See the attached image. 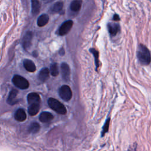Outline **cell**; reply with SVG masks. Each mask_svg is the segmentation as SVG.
Segmentation results:
<instances>
[{
  "label": "cell",
  "instance_id": "6da1fadb",
  "mask_svg": "<svg viewBox=\"0 0 151 151\" xmlns=\"http://www.w3.org/2000/svg\"><path fill=\"white\" fill-rule=\"evenodd\" d=\"M139 63L143 65H147L151 62V54L149 49L143 44H139L136 52Z\"/></svg>",
  "mask_w": 151,
  "mask_h": 151
},
{
  "label": "cell",
  "instance_id": "7a4b0ae2",
  "mask_svg": "<svg viewBox=\"0 0 151 151\" xmlns=\"http://www.w3.org/2000/svg\"><path fill=\"white\" fill-rule=\"evenodd\" d=\"M48 104L51 109L60 114H66L67 110L64 106L58 100L54 98H49Z\"/></svg>",
  "mask_w": 151,
  "mask_h": 151
},
{
  "label": "cell",
  "instance_id": "3957f363",
  "mask_svg": "<svg viewBox=\"0 0 151 151\" xmlns=\"http://www.w3.org/2000/svg\"><path fill=\"white\" fill-rule=\"evenodd\" d=\"M12 81L17 87L20 89H27L29 86L28 81L19 75H15L12 79Z\"/></svg>",
  "mask_w": 151,
  "mask_h": 151
},
{
  "label": "cell",
  "instance_id": "277c9868",
  "mask_svg": "<svg viewBox=\"0 0 151 151\" xmlns=\"http://www.w3.org/2000/svg\"><path fill=\"white\" fill-rule=\"evenodd\" d=\"M60 97L64 101H69L72 97V91L70 87L67 85L62 86L58 90Z\"/></svg>",
  "mask_w": 151,
  "mask_h": 151
},
{
  "label": "cell",
  "instance_id": "5b68a950",
  "mask_svg": "<svg viewBox=\"0 0 151 151\" xmlns=\"http://www.w3.org/2000/svg\"><path fill=\"white\" fill-rule=\"evenodd\" d=\"M73 22L71 20H68L64 22L60 27L58 33L60 35H64L67 34L72 28Z\"/></svg>",
  "mask_w": 151,
  "mask_h": 151
},
{
  "label": "cell",
  "instance_id": "8992f818",
  "mask_svg": "<svg viewBox=\"0 0 151 151\" xmlns=\"http://www.w3.org/2000/svg\"><path fill=\"white\" fill-rule=\"evenodd\" d=\"M32 38V34L31 31H27L23 37L22 40V45L25 50L29 48L31 44V40Z\"/></svg>",
  "mask_w": 151,
  "mask_h": 151
},
{
  "label": "cell",
  "instance_id": "52a82bcc",
  "mask_svg": "<svg viewBox=\"0 0 151 151\" xmlns=\"http://www.w3.org/2000/svg\"><path fill=\"white\" fill-rule=\"evenodd\" d=\"M61 74L63 79L65 81H68L70 80V69L68 65L65 63H63L61 65Z\"/></svg>",
  "mask_w": 151,
  "mask_h": 151
},
{
  "label": "cell",
  "instance_id": "ba28073f",
  "mask_svg": "<svg viewBox=\"0 0 151 151\" xmlns=\"http://www.w3.org/2000/svg\"><path fill=\"white\" fill-rule=\"evenodd\" d=\"M40 96L36 93H30L27 96V101L29 105L33 104H40Z\"/></svg>",
  "mask_w": 151,
  "mask_h": 151
},
{
  "label": "cell",
  "instance_id": "9c48e42d",
  "mask_svg": "<svg viewBox=\"0 0 151 151\" xmlns=\"http://www.w3.org/2000/svg\"><path fill=\"white\" fill-rule=\"evenodd\" d=\"M18 90L16 89H12L9 94L8 97L7 99V103L9 105H14L18 102V100L17 99V96L18 94Z\"/></svg>",
  "mask_w": 151,
  "mask_h": 151
},
{
  "label": "cell",
  "instance_id": "30bf717a",
  "mask_svg": "<svg viewBox=\"0 0 151 151\" xmlns=\"http://www.w3.org/2000/svg\"><path fill=\"white\" fill-rule=\"evenodd\" d=\"M107 28L111 36L116 35L120 29V25L116 23H109L107 25Z\"/></svg>",
  "mask_w": 151,
  "mask_h": 151
},
{
  "label": "cell",
  "instance_id": "8fae6325",
  "mask_svg": "<svg viewBox=\"0 0 151 151\" xmlns=\"http://www.w3.org/2000/svg\"><path fill=\"white\" fill-rule=\"evenodd\" d=\"M15 119L18 122H24L27 118L26 113L24 109H18L15 113L14 114Z\"/></svg>",
  "mask_w": 151,
  "mask_h": 151
},
{
  "label": "cell",
  "instance_id": "7c38bea8",
  "mask_svg": "<svg viewBox=\"0 0 151 151\" xmlns=\"http://www.w3.org/2000/svg\"><path fill=\"white\" fill-rule=\"evenodd\" d=\"M23 65L25 70L29 72H34L36 70V67L33 61L28 59H25L23 61Z\"/></svg>",
  "mask_w": 151,
  "mask_h": 151
},
{
  "label": "cell",
  "instance_id": "4fadbf2b",
  "mask_svg": "<svg viewBox=\"0 0 151 151\" xmlns=\"http://www.w3.org/2000/svg\"><path fill=\"white\" fill-rule=\"evenodd\" d=\"M53 119V115L50 112L44 111L41 113L39 116V120L42 123H47Z\"/></svg>",
  "mask_w": 151,
  "mask_h": 151
},
{
  "label": "cell",
  "instance_id": "5bb4252c",
  "mask_svg": "<svg viewBox=\"0 0 151 151\" xmlns=\"http://www.w3.org/2000/svg\"><path fill=\"white\" fill-rule=\"evenodd\" d=\"M49 74L50 71L47 68H44L41 69L38 74L39 80L42 82L45 81L49 77Z\"/></svg>",
  "mask_w": 151,
  "mask_h": 151
},
{
  "label": "cell",
  "instance_id": "9a60e30c",
  "mask_svg": "<svg viewBox=\"0 0 151 151\" xmlns=\"http://www.w3.org/2000/svg\"><path fill=\"white\" fill-rule=\"evenodd\" d=\"M49 20V17L47 14H42L40 15L37 19V25L39 27H43L45 25Z\"/></svg>",
  "mask_w": 151,
  "mask_h": 151
},
{
  "label": "cell",
  "instance_id": "2e32d148",
  "mask_svg": "<svg viewBox=\"0 0 151 151\" xmlns=\"http://www.w3.org/2000/svg\"><path fill=\"white\" fill-rule=\"evenodd\" d=\"M40 104H33L29 105V107L28 109L29 114L31 116L36 115L40 110Z\"/></svg>",
  "mask_w": 151,
  "mask_h": 151
},
{
  "label": "cell",
  "instance_id": "e0dca14e",
  "mask_svg": "<svg viewBox=\"0 0 151 151\" xmlns=\"http://www.w3.org/2000/svg\"><path fill=\"white\" fill-rule=\"evenodd\" d=\"M31 11L32 14L36 15L40 11V4L38 0H31Z\"/></svg>",
  "mask_w": 151,
  "mask_h": 151
},
{
  "label": "cell",
  "instance_id": "ac0fdd59",
  "mask_svg": "<svg viewBox=\"0 0 151 151\" xmlns=\"http://www.w3.org/2000/svg\"><path fill=\"white\" fill-rule=\"evenodd\" d=\"M81 6V0H74L70 4V9L74 12L78 11Z\"/></svg>",
  "mask_w": 151,
  "mask_h": 151
},
{
  "label": "cell",
  "instance_id": "d6986e66",
  "mask_svg": "<svg viewBox=\"0 0 151 151\" xmlns=\"http://www.w3.org/2000/svg\"><path fill=\"white\" fill-rule=\"evenodd\" d=\"M63 7V3L62 2H57L55 3L51 8V12L52 13L59 12L61 11Z\"/></svg>",
  "mask_w": 151,
  "mask_h": 151
},
{
  "label": "cell",
  "instance_id": "ffe728a7",
  "mask_svg": "<svg viewBox=\"0 0 151 151\" xmlns=\"http://www.w3.org/2000/svg\"><path fill=\"white\" fill-rule=\"evenodd\" d=\"M40 129V126L39 124L36 122H34V123H32L30 124L29 127H28V132L30 133L35 134L39 131Z\"/></svg>",
  "mask_w": 151,
  "mask_h": 151
},
{
  "label": "cell",
  "instance_id": "44dd1931",
  "mask_svg": "<svg viewBox=\"0 0 151 151\" xmlns=\"http://www.w3.org/2000/svg\"><path fill=\"white\" fill-rule=\"evenodd\" d=\"M90 51L93 54L94 57V61H95V64H96V70L99 67V52L95 50L94 48H90Z\"/></svg>",
  "mask_w": 151,
  "mask_h": 151
},
{
  "label": "cell",
  "instance_id": "7402d4cb",
  "mask_svg": "<svg viewBox=\"0 0 151 151\" xmlns=\"http://www.w3.org/2000/svg\"><path fill=\"white\" fill-rule=\"evenodd\" d=\"M50 73H51V74L54 77H56L57 76H58L59 71H58V65L57 63H54L51 65Z\"/></svg>",
  "mask_w": 151,
  "mask_h": 151
},
{
  "label": "cell",
  "instance_id": "603a6c76",
  "mask_svg": "<svg viewBox=\"0 0 151 151\" xmlns=\"http://www.w3.org/2000/svg\"><path fill=\"white\" fill-rule=\"evenodd\" d=\"M109 123H110V118L107 119L104 124V126L102 129V132H101V136H103L104 135V134L108 132L109 127Z\"/></svg>",
  "mask_w": 151,
  "mask_h": 151
},
{
  "label": "cell",
  "instance_id": "cb8c5ba5",
  "mask_svg": "<svg viewBox=\"0 0 151 151\" xmlns=\"http://www.w3.org/2000/svg\"><path fill=\"white\" fill-rule=\"evenodd\" d=\"M113 18L114 21H119L120 20L119 16L117 14H114L113 17Z\"/></svg>",
  "mask_w": 151,
  "mask_h": 151
},
{
  "label": "cell",
  "instance_id": "d4e9b609",
  "mask_svg": "<svg viewBox=\"0 0 151 151\" xmlns=\"http://www.w3.org/2000/svg\"><path fill=\"white\" fill-rule=\"evenodd\" d=\"M64 49L62 48L61 49H60V51H59V54H60V55H63L64 54Z\"/></svg>",
  "mask_w": 151,
  "mask_h": 151
},
{
  "label": "cell",
  "instance_id": "484cf974",
  "mask_svg": "<svg viewBox=\"0 0 151 151\" xmlns=\"http://www.w3.org/2000/svg\"><path fill=\"white\" fill-rule=\"evenodd\" d=\"M149 1H151V0H149Z\"/></svg>",
  "mask_w": 151,
  "mask_h": 151
}]
</instances>
